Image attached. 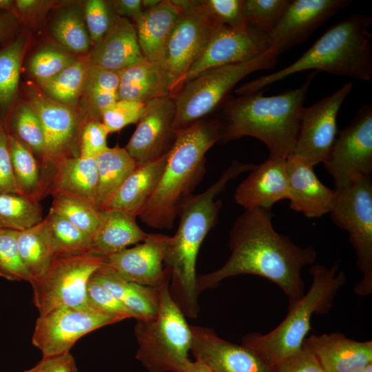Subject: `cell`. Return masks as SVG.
Here are the masks:
<instances>
[{"mask_svg":"<svg viewBox=\"0 0 372 372\" xmlns=\"http://www.w3.org/2000/svg\"><path fill=\"white\" fill-rule=\"evenodd\" d=\"M231 255L219 269L197 276L198 293L216 287L229 277L251 274L265 278L278 286L289 298V304L304 293L301 271L312 265L317 253L313 246L296 245L277 232L270 209L245 210L234 222L230 232Z\"/></svg>","mask_w":372,"mask_h":372,"instance_id":"1","label":"cell"},{"mask_svg":"<svg viewBox=\"0 0 372 372\" xmlns=\"http://www.w3.org/2000/svg\"><path fill=\"white\" fill-rule=\"evenodd\" d=\"M255 166L233 161L214 183L200 194L189 196L180 206L178 227L171 236L164 266L172 298L189 318H197L199 312L196 264L200 245L218 219L222 201L217 196L229 181Z\"/></svg>","mask_w":372,"mask_h":372,"instance_id":"2","label":"cell"},{"mask_svg":"<svg viewBox=\"0 0 372 372\" xmlns=\"http://www.w3.org/2000/svg\"><path fill=\"white\" fill-rule=\"evenodd\" d=\"M317 72L307 76L295 89L274 96L265 90L227 98L223 103L224 121L219 143L249 136L261 141L269 156L287 159L293 154L300 127L304 102Z\"/></svg>","mask_w":372,"mask_h":372,"instance_id":"3","label":"cell"},{"mask_svg":"<svg viewBox=\"0 0 372 372\" xmlns=\"http://www.w3.org/2000/svg\"><path fill=\"white\" fill-rule=\"evenodd\" d=\"M372 18L353 14L328 28L300 58L288 66L238 87V95L253 94L296 73L313 70L358 81L372 79Z\"/></svg>","mask_w":372,"mask_h":372,"instance_id":"4","label":"cell"},{"mask_svg":"<svg viewBox=\"0 0 372 372\" xmlns=\"http://www.w3.org/2000/svg\"><path fill=\"white\" fill-rule=\"evenodd\" d=\"M222 121L200 122L176 132L155 191L138 216L148 227L172 228L183 201L192 195L205 171V154L222 138Z\"/></svg>","mask_w":372,"mask_h":372,"instance_id":"5","label":"cell"},{"mask_svg":"<svg viewBox=\"0 0 372 372\" xmlns=\"http://www.w3.org/2000/svg\"><path fill=\"white\" fill-rule=\"evenodd\" d=\"M312 282L308 291L290 304L280 324L266 334L253 332L242 338V345L252 351L269 367L298 351L311 330L314 314H327L333 307L335 298L347 278L338 271V264L331 267L313 264L309 269Z\"/></svg>","mask_w":372,"mask_h":372,"instance_id":"6","label":"cell"},{"mask_svg":"<svg viewBox=\"0 0 372 372\" xmlns=\"http://www.w3.org/2000/svg\"><path fill=\"white\" fill-rule=\"evenodd\" d=\"M136 358L149 372H185L189 362L192 334L185 315L174 302L169 282L160 288L156 316L136 320Z\"/></svg>","mask_w":372,"mask_h":372,"instance_id":"7","label":"cell"},{"mask_svg":"<svg viewBox=\"0 0 372 372\" xmlns=\"http://www.w3.org/2000/svg\"><path fill=\"white\" fill-rule=\"evenodd\" d=\"M278 56L270 48L253 60L211 68L185 83L172 96L175 105L174 131L202 122L223 105L240 80L253 72L274 68Z\"/></svg>","mask_w":372,"mask_h":372,"instance_id":"8","label":"cell"},{"mask_svg":"<svg viewBox=\"0 0 372 372\" xmlns=\"http://www.w3.org/2000/svg\"><path fill=\"white\" fill-rule=\"evenodd\" d=\"M27 101L36 112L43 132V151L40 165L44 197L58 167L64 161L80 156L79 141L83 126L89 118L80 104L70 106L46 96L32 82L26 86Z\"/></svg>","mask_w":372,"mask_h":372,"instance_id":"9","label":"cell"},{"mask_svg":"<svg viewBox=\"0 0 372 372\" xmlns=\"http://www.w3.org/2000/svg\"><path fill=\"white\" fill-rule=\"evenodd\" d=\"M333 223L348 232L355 249L357 265L362 278L355 293L366 296L372 293V183L369 176H356L337 192L330 211Z\"/></svg>","mask_w":372,"mask_h":372,"instance_id":"10","label":"cell"},{"mask_svg":"<svg viewBox=\"0 0 372 372\" xmlns=\"http://www.w3.org/2000/svg\"><path fill=\"white\" fill-rule=\"evenodd\" d=\"M105 258L90 251L57 257L41 278L30 283L39 314L62 306H87L88 282Z\"/></svg>","mask_w":372,"mask_h":372,"instance_id":"11","label":"cell"},{"mask_svg":"<svg viewBox=\"0 0 372 372\" xmlns=\"http://www.w3.org/2000/svg\"><path fill=\"white\" fill-rule=\"evenodd\" d=\"M173 1L180 12L159 65L176 82L203 54L218 23L208 13L202 1Z\"/></svg>","mask_w":372,"mask_h":372,"instance_id":"12","label":"cell"},{"mask_svg":"<svg viewBox=\"0 0 372 372\" xmlns=\"http://www.w3.org/2000/svg\"><path fill=\"white\" fill-rule=\"evenodd\" d=\"M338 192L359 175L371 176L372 103L362 106L335 138L324 163Z\"/></svg>","mask_w":372,"mask_h":372,"instance_id":"13","label":"cell"},{"mask_svg":"<svg viewBox=\"0 0 372 372\" xmlns=\"http://www.w3.org/2000/svg\"><path fill=\"white\" fill-rule=\"evenodd\" d=\"M121 320L88 306L56 307L39 314L35 322L32 343L41 351L43 357L68 353L81 337Z\"/></svg>","mask_w":372,"mask_h":372,"instance_id":"14","label":"cell"},{"mask_svg":"<svg viewBox=\"0 0 372 372\" xmlns=\"http://www.w3.org/2000/svg\"><path fill=\"white\" fill-rule=\"evenodd\" d=\"M270 49L268 34L247 26L240 30L218 24L200 57L175 82L171 96L187 81L211 68L249 61Z\"/></svg>","mask_w":372,"mask_h":372,"instance_id":"15","label":"cell"},{"mask_svg":"<svg viewBox=\"0 0 372 372\" xmlns=\"http://www.w3.org/2000/svg\"><path fill=\"white\" fill-rule=\"evenodd\" d=\"M352 88V83H347L331 94L304 107L293 155L313 167L326 161L338 134L339 110Z\"/></svg>","mask_w":372,"mask_h":372,"instance_id":"16","label":"cell"},{"mask_svg":"<svg viewBox=\"0 0 372 372\" xmlns=\"http://www.w3.org/2000/svg\"><path fill=\"white\" fill-rule=\"evenodd\" d=\"M170 240L167 235L149 234L141 243L105 257V264L128 281L160 288L169 282L164 261Z\"/></svg>","mask_w":372,"mask_h":372,"instance_id":"17","label":"cell"},{"mask_svg":"<svg viewBox=\"0 0 372 372\" xmlns=\"http://www.w3.org/2000/svg\"><path fill=\"white\" fill-rule=\"evenodd\" d=\"M350 0H290L276 27L268 34L270 48L279 56L304 42Z\"/></svg>","mask_w":372,"mask_h":372,"instance_id":"18","label":"cell"},{"mask_svg":"<svg viewBox=\"0 0 372 372\" xmlns=\"http://www.w3.org/2000/svg\"><path fill=\"white\" fill-rule=\"evenodd\" d=\"M192 341L190 351L198 360L214 372H272L245 347L218 337L209 328L190 326Z\"/></svg>","mask_w":372,"mask_h":372,"instance_id":"19","label":"cell"},{"mask_svg":"<svg viewBox=\"0 0 372 372\" xmlns=\"http://www.w3.org/2000/svg\"><path fill=\"white\" fill-rule=\"evenodd\" d=\"M174 116V102L167 96L138 123L125 147L137 165L154 161L169 150L176 136Z\"/></svg>","mask_w":372,"mask_h":372,"instance_id":"20","label":"cell"},{"mask_svg":"<svg viewBox=\"0 0 372 372\" xmlns=\"http://www.w3.org/2000/svg\"><path fill=\"white\" fill-rule=\"evenodd\" d=\"M250 172L238 185L234 195L235 202L245 210L271 209L276 203L288 199L286 159L269 156Z\"/></svg>","mask_w":372,"mask_h":372,"instance_id":"21","label":"cell"},{"mask_svg":"<svg viewBox=\"0 0 372 372\" xmlns=\"http://www.w3.org/2000/svg\"><path fill=\"white\" fill-rule=\"evenodd\" d=\"M289 207L307 218H316L329 213L337 192L324 185L313 167L293 154L286 159Z\"/></svg>","mask_w":372,"mask_h":372,"instance_id":"22","label":"cell"},{"mask_svg":"<svg viewBox=\"0 0 372 372\" xmlns=\"http://www.w3.org/2000/svg\"><path fill=\"white\" fill-rule=\"evenodd\" d=\"M302 346L326 372H353L372 363V341H356L339 332L311 335Z\"/></svg>","mask_w":372,"mask_h":372,"instance_id":"23","label":"cell"},{"mask_svg":"<svg viewBox=\"0 0 372 372\" xmlns=\"http://www.w3.org/2000/svg\"><path fill=\"white\" fill-rule=\"evenodd\" d=\"M88 54L91 65L116 72L145 59L135 25L128 19L118 16Z\"/></svg>","mask_w":372,"mask_h":372,"instance_id":"24","label":"cell"},{"mask_svg":"<svg viewBox=\"0 0 372 372\" xmlns=\"http://www.w3.org/2000/svg\"><path fill=\"white\" fill-rule=\"evenodd\" d=\"M175 81L162 66L144 59L119 72L118 100L145 102L171 96Z\"/></svg>","mask_w":372,"mask_h":372,"instance_id":"25","label":"cell"},{"mask_svg":"<svg viewBox=\"0 0 372 372\" xmlns=\"http://www.w3.org/2000/svg\"><path fill=\"white\" fill-rule=\"evenodd\" d=\"M168 152L137 165L102 209H116L138 216L155 191L165 166Z\"/></svg>","mask_w":372,"mask_h":372,"instance_id":"26","label":"cell"},{"mask_svg":"<svg viewBox=\"0 0 372 372\" xmlns=\"http://www.w3.org/2000/svg\"><path fill=\"white\" fill-rule=\"evenodd\" d=\"M136 218L119 209H101L100 223L92 238L90 252L105 258L143 242L149 234L141 229Z\"/></svg>","mask_w":372,"mask_h":372,"instance_id":"27","label":"cell"},{"mask_svg":"<svg viewBox=\"0 0 372 372\" xmlns=\"http://www.w3.org/2000/svg\"><path fill=\"white\" fill-rule=\"evenodd\" d=\"M180 12L173 0H161L156 6L143 10L135 22V28L145 59L160 64Z\"/></svg>","mask_w":372,"mask_h":372,"instance_id":"28","label":"cell"},{"mask_svg":"<svg viewBox=\"0 0 372 372\" xmlns=\"http://www.w3.org/2000/svg\"><path fill=\"white\" fill-rule=\"evenodd\" d=\"M92 278L132 311L137 320L148 319L156 316L161 287L153 288L128 281L105 264L99 267Z\"/></svg>","mask_w":372,"mask_h":372,"instance_id":"29","label":"cell"},{"mask_svg":"<svg viewBox=\"0 0 372 372\" xmlns=\"http://www.w3.org/2000/svg\"><path fill=\"white\" fill-rule=\"evenodd\" d=\"M97 188L98 172L95 157L79 156L67 159L60 164L48 195H69L88 201L98 207Z\"/></svg>","mask_w":372,"mask_h":372,"instance_id":"30","label":"cell"},{"mask_svg":"<svg viewBox=\"0 0 372 372\" xmlns=\"http://www.w3.org/2000/svg\"><path fill=\"white\" fill-rule=\"evenodd\" d=\"M21 259L30 274V283L41 278L56 258V253L45 218L39 224L17 232Z\"/></svg>","mask_w":372,"mask_h":372,"instance_id":"31","label":"cell"},{"mask_svg":"<svg viewBox=\"0 0 372 372\" xmlns=\"http://www.w3.org/2000/svg\"><path fill=\"white\" fill-rule=\"evenodd\" d=\"M27 43L21 33L0 48V124L5 128L14 107Z\"/></svg>","mask_w":372,"mask_h":372,"instance_id":"32","label":"cell"},{"mask_svg":"<svg viewBox=\"0 0 372 372\" xmlns=\"http://www.w3.org/2000/svg\"><path fill=\"white\" fill-rule=\"evenodd\" d=\"M98 172L96 205L102 209L137 165L125 147H107L96 157Z\"/></svg>","mask_w":372,"mask_h":372,"instance_id":"33","label":"cell"},{"mask_svg":"<svg viewBox=\"0 0 372 372\" xmlns=\"http://www.w3.org/2000/svg\"><path fill=\"white\" fill-rule=\"evenodd\" d=\"M50 32L62 47L77 56L88 54L92 49L81 3L61 8L51 23Z\"/></svg>","mask_w":372,"mask_h":372,"instance_id":"34","label":"cell"},{"mask_svg":"<svg viewBox=\"0 0 372 372\" xmlns=\"http://www.w3.org/2000/svg\"><path fill=\"white\" fill-rule=\"evenodd\" d=\"M90 66L89 54L79 56L58 74L37 85L50 99L64 105H78L82 99Z\"/></svg>","mask_w":372,"mask_h":372,"instance_id":"35","label":"cell"},{"mask_svg":"<svg viewBox=\"0 0 372 372\" xmlns=\"http://www.w3.org/2000/svg\"><path fill=\"white\" fill-rule=\"evenodd\" d=\"M119 72L90 64L82 96L90 118L101 121L102 112L118 100Z\"/></svg>","mask_w":372,"mask_h":372,"instance_id":"36","label":"cell"},{"mask_svg":"<svg viewBox=\"0 0 372 372\" xmlns=\"http://www.w3.org/2000/svg\"><path fill=\"white\" fill-rule=\"evenodd\" d=\"M8 134V147L13 174L21 194L40 201L44 197L40 164L30 149Z\"/></svg>","mask_w":372,"mask_h":372,"instance_id":"37","label":"cell"},{"mask_svg":"<svg viewBox=\"0 0 372 372\" xmlns=\"http://www.w3.org/2000/svg\"><path fill=\"white\" fill-rule=\"evenodd\" d=\"M43 220L39 201L20 194H0V229L23 231Z\"/></svg>","mask_w":372,"mask_h":372,"instance_id":"38","label":"cell"},{"mask_svg":"<svg viewBox=\"0 0 372 372\" xmlns=\"http://www.w3.org/2000/svg\"><path fill=\"white\" fill-rule=\"evenodd\" d=\"M6 130L30 149L41 165L43 151V129L36 112L28 101L14 105Z\"/></svg>","mask_w":372,"mask_h":372,"instance_id":"39","label":"cell"},{"mask_svg":"<svg viewBox=\"0 0 372 372\" xmlns=\"http://www.w3.org/2000/svg\"><path fill=\"white\" fill-rule=\"evenodd\" d=\"M45 220L48 224L57 257L90 251L92 238L63 216L50 208Z\"/></svg>","mask_w":372,"mask_h":372,"instance_id":"40","label":"cell"},{"mask_svg":"<svg viewBox=\"0 0 372 372\" xmlns=\"http://www.w3.org/2000/svg\"><path fill=\"white\" fill-rule=\"evenodd\" d=\"M52 196L50 208L92 238L100 223L101 209L88 201L74 196L61 194Z\"/></svg>","mask_w":372,"mask_h":372,"instance_id":"41","label":"cell"},{"mask_svg":"<svg viewBox=\"0 0 372 372\" xmlns=\"http://www.w3.org/2000/svg\"><path fill=\"white\" fill-rule=\"evenodd\" d=\"M78 56L63 47L45 45L32 56L28 72L37 83L43 82L58 74Z\"/></svg>","mask_w":372,"mask_h":372,"instance_id":"42","label":"cell"},{"mask_svg":"<svg viewBox=\"0 0 372 372\" xmlns=\"http://www.w3.org/2000/svg\"><path fill=\"white\" fill-rule=\"evenodd\" d=\"M163 98L145 102L119 99L102 112L101 121L108 134L118 132L138 123Z\"/></svg>","mask_w":372,"mask_h":372,"instance_id":"43","label":"cell"},{"mask_svg":"<svg viewBox=\"0 0 372 372\" xmlns=\"http://www.w3.org/2000/svg\"><path fill=\"white\" fill-rule=\"evenodd\" d=\"M289 0H245L244 14L247 26L267 34L280 21Z\"/></svg>","mask_w":372,"mask_h":372,"instance_id":"44","label":"cell"},{"mask_svg":"<svg viewBox=\"0 0 372 372\" xmlns=\"http://www.w3.org/2000/svg\"><path fill=\"white\" fill-rule=\"evenodd\" d=\"M17 232L0 229V277L10 281L30 282V274L18 247Z\"/></svg>","mask_w":372,"mask_h":372,"instance_id":"45","label":"cell"},{"mask_svg":"<svg viewBox=\"0 0 372 372\" xmlns=\"http://www.w3.org/2000/svg\"><path fill=\"white\" fill-rule=\"evenodd\" d=\"M83 6L92 48L109 30L116 15L111 1L87 0Z\"/></svg>","mask_w":372,"mask_h":372,"instance_id":"46","label":"cell"},{"mask_svg":"<svg viewBox=\"0 0 372 372\" xmlns=\"http://www.w3.org/2000/svg\"><path fill=\"white\" fill-rule=\"evenodd\" d=\"M87 304L102 313L125 320L136 316L124 306L109 290L93 279H90L87 287Z\"/></svg>","mask_w":372,"mask_h":372,"instance_id":"47","label":"cell"},{"mask_svg":"<svg viewBox=\"0 0 372 372\" xmlns=\"http://www.w3.org/2000/svg\"><path fill=\"white\" fill-rule=\"evenodd\" d=\"M205 9L216 23L236 30L247 28L245 14V0H203Z\"/></svg>","mask_w":372,"mask_h":372,"instance_id":"48","label":"cell"},{"mask_svg":"<svg viewBox=\"0 0 372 372\" xmlns=\"http://www.w3.org/2000/svg\"><path fill=\"white\" fill-rule=\"evenodd\" d=\"M108 132L101 120L88 118L81 130L79 141L80 156L96 157L107 149Z\"/></svg>","mask_w":372,"mask_h":372,"instance_id":"49","label":"cell"},{"mask_svg":"<svg viewBox=\"0 0 372 372\" xmlns=\"http://www.w3.org/2000/svg\"><path fill=\"white\" fill-rule=\"evenodd\" d=\"M59 1L52 0H16L13 12L19 20L29 25H35L45 18Z\"/></svg>","mask_w":372,"mask_h":372,"instance_id":"50","label":"cell"},{"mask_svg":"<svg viewBox=\"0 0 372 372\" xmlns=\"http://www.w3.org/2000/svg\"><path fill=\"white\" fill-rule=\"evenodd\" d=\"M271 368L272 372H326L313 354L303 346Z\"/></svg>","mask_w":372,"mask_h":372,"instance_id":"51","label":"cell"},{"mask_svg":"<svg viewBox=\"0 0 372 372\" xmlns=\"http://www.w3.org/2000/svg\"><path fill=\"white\" fill-rule=\"evenodd\" d=\"M2 193L20 194L11 164L8 134L6 128L0 124V194Z\"/></svg>","mask_w":372,"mask_h":372,"instance_id":"52","label":"cell"},{"mask_svg":"<svg viewBox=\"0 0 372 372\" xmlns=\"http://www.w3.org/2000/svg\"><path fill=\"white\" fill-rule=\"evenodd\" d=\"M23 372H77V366L74 358L68 352L43 357L35 366Z\"/></svg>","mask_w":372,"mask_h":372,"instance_id":"53","label":"cell"},{"mask_svg":"<svg viewBox=\"0 0 372 372\" xmlns=\"http://www.w3.org/2000/svg\"><path fill=\"white\" fill-rule=\"evenodd\" d=\"M116 16L131 18L135 22L141 17L144 10L141 0L111 1Z\"/></svg>","mask_w":372,"mask_h":372,"instance_id":"54","label":"cell"},{"mask_svg":"<svg viewBox=\"0 0 372 372\" xmlns=\"http://www.w3.org/2000/svg\"><path fill=\"white\" fill-rule=\"evenodd\" d=\"M19 19L11 11L0 13V41L9 36L17 26Z\"/></svg>","mask_w":372,"mask_h":372,"instance_id":"55","label":"cell"},{"mask_svg":"<svg viewBox=\"0 0 372 372\" xmlns=\"http://www.w3.org/2000/svg\"><path fill=\"white\" fill-rule=\"evenodd\" d=\"M185 372H214L203 363L195 360L187 363Z\"/></svg>","mask_w":372,"mask_h":372,"instance_id":"56","label":"cell"},{"mask_svg":"<svg viewBox=\"0 0 372 372\" xmlns=\"http://www.w3.org/2000/svg\"><path fill=\"white\" fill-rule=\"evenodd\" d=\"M14 1L0 0V10L13 12Z\"/></svg>","mask_w":372,"mask_h":372,"instance_id":"57","label":"cell"},{"mask_svg":"<svg viewBox=\"0 0 372 372\" xmlns=\"http://www.w3.org/2000/svg\"><path fill=\"white\" fill-rule=\"evenodd\" d=\"M161 0H142L144 10L149 9L156 6Z\"/></svg>","mask_w":372,"mask_h":372,"instance_id":"58","label":"cell"},{"mask_svg":"<svg viewBox=\"0 0 372 372\" xmlns=\"http://www.w3.org/2000/svg\"><path fill=\"white\" fill-rule=\"evenodd\" d=\"M353 372H372V363H370L359 369Z\"/></svg>","mask_w":372,"mask_h":372,"instance_id":"59","label":"cell"}]
</instances>
